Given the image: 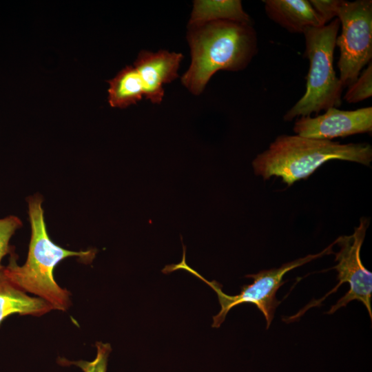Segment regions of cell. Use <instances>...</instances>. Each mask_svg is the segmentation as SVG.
Listing matches in <instances>:
<instances>
[{"label": "cell", "mask_w": 372, "mask_h": 372, "mask_svg": "<svg viewBox=\"0 0 372 372\" xmlns=\"http://www.w3.org/2000/svg\"><path fill=\"white\" fill-rule=\"evenodd\" d=\"M191 63L181 76L182 84L199 95L218 71H239L258 51L256 32L251 23L216 21L187 25Z\"/></svg>", "instance_id": "obj_1"}, {"label": "cell", "mask_w": 372, "mask_h": 372, "mask_svg": "<svg viewBox=\"0 0 372 372\" xmlns=\"http://www.w3.org/2000/svg\"><path fill=\"white\" fill-rule=\"evenodd\" d=\"M42 201L39 195L30 196L28 200L31 238L26 262L22 266L18 265L14 255L12 254L3 271L23 291L45 300L53 309L65 311L70 304V292L56 282L54 267L70 256H78L90 262L95 256L96 250L73 251L54 244L47 231Z\"/></svg>", "instance_id": "obj_2"}, {"label": "cell", "mask_w": 372, "mask_h": 372, "mask_svg": "<svg viewBox=\"0 0 372 372\" xmlns=\"http://www.w3.org/2000/svg\"><path fill=\"white\" fill-rule=\"evenodd\" d=\"M330 160H342L369 166L372 147L366 143L340 144L298 135H280L258 154L252 165L264 180L275 176L290 186L305 179Z\"/></svg>", "instance_id": "obj_3"}, {"label": "cell", "mask_w": 372, "mask_h": 372, "mask_svg": "<svg viewBox=\"0 0 372 372\" xmlns=\"http://www.w3.org/2000/svg\"><path fill=\"white\" fill-rule=\"evenodd\" d=\"M340 26L338 18L319 28H307L304 56L309 61L304 94L289 109L284 120L318 114L342 105L343 86L333 68V52Z\"/></svg>", "instance_id": "obj_4"}, {"label": "cell", "mask_w": 372, "mask_h": 372, "mask_svg": "<svg viewBox=\"0 0 372 372\" xmlns=\"http://www.w3.org/2000/svg\"><path fill=\"white\" fill-rule=\"evenodd\" d=\"M335 244V240L320 253L309 254L305 257L285 263L279 268L262 270L255 274L246 275L245 277L254 280L253 282L250 285H243L241 287L240 292L235 296L225 293L218 282L216 280H207L196 270L191 268L186 262V248L185 247H183L182 261L178 264L165 266L163 271L167 274L178 269L185 270L203 280L216 292L220 305V310L217 315L213 317L212 327H219L225 320L228 312L234 307L240 304L250 303L256 305L262 313L266 320L267 329H268L273 319L275 311L281 302L277 300L276 293L278 289L285 282V281H283L285 274L315 259L333 254L332 249Z\"/></svg>", "instance_id": "obj_5"}, {"label": "cell", "mask_w": 372, "mask_h": 372, "mask_svg": "<svg viewBox=\"0 0 372 372\" xmlns=\"http://www.w3.org/2000/svg\"><path fill=\"white\" fill-rule=\"evenodd\" d=\"M335 17L342 25L335 42L340 49L339 79L345 87L358 78L372 59V1L338 0Z\"/></svg>", "instance_id": "obj_6"}, {"label": "cell", "mask_w": 372, "mask_h": 372, "mask_svg": "<svg viewBox=\"0 0 372 372\" xmlns=\"http://www.w3.org/2000/svg\"><path fill=\"white\" fill-rule=\"evenodd\" d=\"M368 225V219L362 218L353 234L341 236L335 240L340 250L335 254V260L338 264L331 269H335L338 272V283L322 299L310 303L308 307L311 308L317 304L319 305L329 295L337 291L340 285L347 282L349 285V291L327 313L333 314L339 309L346 307L351 301L356 300L364 305L372 319V273L364 267L360 258V249Z\"/></svg>", "instance_id": "obj_7"}, {"label": "cell", "mask_w": 372, "mask_h": 372, "mask_svg": "<svg viewBox=\"0 0 372 372\" xmlns=\"http://www.w3.org/2000/svg\"><path fill=\"white\" fill-rule=\"evenodd\" d=\"M294 132L300 136L329 140L372 131V107L355 110H340L330 107L316 117L302 116L297 119Z\"/></svg>", "instance_id": "obj_8"}, {"label": "cell", "mask_w": 372, "mask_h": 372, "mask_svg": "<svg viewBox=\"0 0 372 372\" xmlns=\"http://www.w3.org/2000/svg\"><path fill=\"white\" fill-rule=\"evenodd\" d=\"M183 59L181 53L161 50L156 52L142 50L134 63L145 89V97L152 103L162 102L163 85L178 77V70Z\"/></svg>", "instance_id": "obj_9"}, {"label": "cell", "mask_w": 372, "mask_h": 372, "mask_svg": "<svg viewBox=\"0 0 372 372\" xmlns=\"http://www.w3.org/2000/svg\"><path fill=\"white\" fill-rule=\"evenodd\" d=\"M265 10L275 23L292 33L326 23L308 0H265Z\"/></svg>", "instance_id": "obj_10"}, {"label": "cell", "mask_w": 372, "mask_h": 372, "mask_svg": "<svg viewBox=\"0 0 372 372\" xmlns=\"http://www.w3.org/2000/svg\"><path fill=\"white\" fill-rule=\"evenodd\" d=\"M3 269L0 271V324L12 314L41 316L53 309L45 300L31 297L17 287L6 276Z\"/></svg>", "instance_id": "obj_11"}, {"label": "cell", "mask_w": 372, "mask_h": 372, "mask_svg": "<svg viewBox=\"0 0 372 372\" xmlns=\"http://www.w3.org/2000/svg\"><path fill=\"white\" fill-rule=\"evenodd\" d=\"M216 21L251 23L249 14L240 0H195L188 25Z\"/></svg>", "instance_id": "obj_12"}, {"label": "cell", "mask_w": 372, "mask_h": 372, "mask_svg": "<svg viewBox=\"0 0 372 372\" xmlns=\"http://www.w3.org/2000/svg\"><path fill=\"white\" fill-rule=\"evenodd\" d=\"M107 83V100L112 107L126 108L137 103L145 96L142 80L132 65L123 68Z\"/></svg>", "instance_id": "obj_13"}, {"label": "cell", "mask_w": 372, "mask_h": 372, "mask_svg": "<svg viewBox=\"0 0 372 372\" xmlns=\"http://www.w3.org/2000/svg\"><path fill=\"white\" fill-rule=\"evenodd\" d=\"M344 99L349 103H356L372 95V63H369L358 78L348 87Z\"/></svg>", "instance_id": "obj_14"}, {"label": "cell", "mask_w": 372, "mask_h": 372, "mask_svg": "<svg viewBox=\"0 0 372 372\" xmlns=\"http://www.w3.org/2000/svg\"><path fill=\"white\" fill-rule=\"evenodd\" d=\"M96 355L93 361L87 362L83 360L68 361L65 358L59 359V363L63 365H76L81 368L83 372H106L109 355L112 351L109 343L97 342Z\"/></svg>", "instance_id": "obj_15"}, {"label": "cell", "mask_w": 372, "mask_h": 372, "mask_svg": "<svg viewBox=\"0 0 372 372\" xmlns=\"http://www.w3.org/2000/svg\"><path fill=\"white\" fill-rule=\"evenodd\" d=\"M22 226L21 220L15 216H9L0 218V271L3 269L1 265L3 258L10 252V240L17 229Z\"/></svg>", "instance_id": "obj_16"}, {"label": "cell", "mask_w": 372, "mask_h": 372, "mask_svg": "<svg viewBox=\"0 0 372 372\" xmlns=\"http://www.w3.org/2000/svg\"><path fill=\"white\" fill-rule=\"evenodd\" d=\"M309 2L326 24L335 17L338 0H310Z\"/></svg>", "instance_id": "obj_17"}]
</instances>
